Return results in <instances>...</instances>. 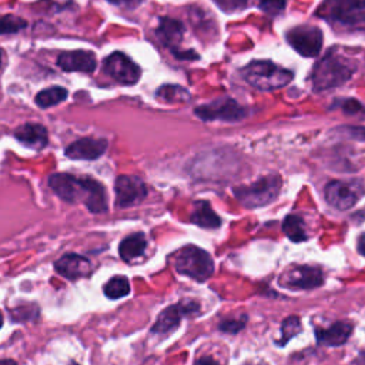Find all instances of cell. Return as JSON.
<instances>
[{
    "label": "cell",
    "instance_id": "cell-1",
    "mask_svg": "<svg viewBox=\"0 0 365 365\" xmlns=\"http://www.w3.org/2000/svg\"><path fill=\"white\" fill-rule=\"evenodd\" d=\"M48 187L60 200L70 204L81 201L93 214H101L108 210L106 187L91 177L54 173L48 177Z\"/></svg>",
    "mask_w": 365,
    "mask_h": 365
},
{
    "label": "cell",
    "instance_id": "cell-2",
    "mask_svg": "<svg viewBox=\"0 0 365 365\" xmlns=\"http://www.w3.org/2000/svg\"><path fill=\"white\" fill-rule=\"evenodd\" d=\"M356 70L354 60L329 50L312 68L311 83L317 93L327 91L346 83Z\"/></svg>",
    "mask_w": 365,
    "mask_h": 365
},
{
    "label": "cell",
    "instance_id": "cell-3",
    "mask_svg": "<svg viewBox=\"0 0 365 365\" xmlns=\"http://www.w3.org/2000/svg\"><path fill=\"white\" fill-rule=\"evenodd\" d=\"M315 14L332 26L365 31V0H322Z\"/></svg>",
    "mask_w": 365,
    "mask_h": 365
},
{
    "label": "cell",
    "instance_id": "cell-4",
    "mask_svg": "<svg viewBox=\"0 0 365 365\" xmlns=\"http://www.w3.org/2000/svg\"><path fill=\"white\" fill-rule=\"evenodd\" d=\"M244 80L257 90L272 91L285 87L294 78V73L268 60H254L241 68Z\"/></svg>",
    "mask_w": 365,
    "mask_h": 365
},
{
    "label": "cell",
    "instance_id": "cell-5",
    "mask_svg": "<svg viewBox=\"0 0 365 365\" xmlns=\"http://www.w3.org/2000/svg\"><path fill=\"white\" fill-rule=\"evenodd\" d=\"M173 268L185 277L204 282L214 272V262L211 255L195 245H185L168 257Z\"/></svg>",
    "mask_w": 365,
    "mask_h": 365
},
{
    "label": "cell",
    "instance_id": "cell-6",
    "mask_svg": "<svg viewBox=\"0 0 365 365\" xmlns=\"http://www.w3.org/2000/svg\"><path fill=\"white\" fill-rule=\"evenodd\" d=\"M281 185L282 181L279 175L268 174L251 184L235 187L232 194L241 205L247 208H258L275 201L281 191Z\"/></svg>",
    "mask_w": 365,
    "mask_h": 365
},
{
    "label": "cell",
    "instance_id": "cell-7",
    "mask_svg": "<svg viewBox=\"0 0 365 365\" xmlns=\"http://www.w3.org/2000/svg\"><path fill=\"white\" fill-rule=\"evenodd\" d=\"M184 26L180 20L171 17H161L155 29V36L160 43L178 60H197L198 54L194 50H184L181 47L184 37Z\"/></svg>",
    "mask_w": 365,
    "mask_h": 365
},
{
    "label": "cell",
    "instance_id": "cell-8",
    "mask_svg": "<svg viewBox=\"0 0 365 365\" xmlns=\"http://www.w3.org/2000/svg\"><path fill=\"white\" fill-rule=\"evenodd\" d=\"M288 44L304 57H314L322 48V31L311 24H301L289 29L285 34Z\"/></svg>",
    "mask_w": 365,
    "mask_h": 365
},
{
    "label": "cell",
    "instance_id": "cell-9",
    "mask_svg": "<svg viewBox=\"0 0 365 365\" xmlns=\"http://www.w3.org/2000/svg\"><path fill=\"white\" fill-rule=\"evenodd\" d=\"M195 115L204 121H240L247 115L245 107L240 106L235 100L222 97L211 103L201 104L194 110Z\"/></svg>",
    "mask_w": 365,
    "mask_h": 365
},
{
    "label": "cell",
    "instance_id": "cell-10",
    "mask_svg": "<svg viewBox=\"0 0 365 365\" xmlns=\"http://www.w3.org/2000/svg\"><path fill=\"white\" fill-rule=\"evenodd\" d=\"M103 71L124 86H133L141 77L140 66L121 51H114L104 58Z\"/></svg>",
    "mask_w": 365,
    "mask_h": 365
},
{
    "label": "cell",
    "instance_id": "cell-11",
    "mask_svg": "<svg viewBox=\"0 0 365 365\" xmlns=\"http://www.w3.org/2000/svg\"><path fill=\"white\" fill-rule=\"evenodd\" d=\"M278 282L284 288L312 289V288H318L322 285L324 275L318 267L291 265L279 275Z\"/></svg>",
    "mask_w": 365,
    "mask_h": 365
},
{
    "label": "cell",
    "instance_id": "cell-12",
    "mask_svg": "<svg viewBox=\"0 0 365 365\" xmlns=\"http://www.w3.org/2000/svg\"><path fill=\"white\" fill-rule=\"evenodd\" d=\"M114 191L117 208L137 205L147 197L145 182L135 175H118L114 182Z\"/></svg>",
    "mask_w": 365,
    "mask_h": 365
},
{
    "label": "cell",
    "instance_id": "cell-13",
    "mask_svg": "<svg viewBox=\"0 0 365 365\" xmlns=\"http://www.w3.org/2000/svg\"><path fill=\"white\" fill-rule=\"evenodd\" d=\"M198 309H200V305L195 301H191V299L181 301L178 304L170 305L158 314L157 321L151 327V332L153 334L171 332L173 329H175L180 325L182 317L194 315Z\"/></svg>",
    "mask_w": 365,
    "mask_h": 365
},
{
    "label": "cell",
    "instance_id": "cell-14",
    "mask_svg": "<svg viewBox=\"0 0 365 365\" xmlns=\"http://www.w3.org/2000/svg\"><path fill=\"white\" fill-rule=\"evenodd\" d=\"M324 195L327 202L331 207L339 211H345L352 208L356 204V201L361 197V191H359V187L352 182L335 180V181H329L325 185Z\"/></svg>",
    "mask_w": 365,
    "mask_h": 365
},
{
    "label": "cell",
    "instance_id": "cell-15",
    "mask_svg": "<svg viewBox=\"0 0 365 365\" xmlns=\"http://www.w3.org/2000/svg\"><path fill=\"white\" fill-rule=\"evenodd\" d=\"M54 269L66 279L76 281L78 278H87L91 274V262L84 255L68 252L61 255L54 262Z\"/></svg>",
    "mask_w": 365,
    "mask_h": 365
},
{
    "label": "cell",
    "instance_id": "cell-16",
    "mask_svg": "<svg viewBox=\"0 0 365 365\" xmlns=\"http://www.w3.org/2000/svg\"><path fill=\"white\" fill-rule=\"evenodd\" d=\"M57 66L63 71H80L90 74L96 70L97 66V57L90 50H71V51H63L57 57Z\"/></svg>",
    "mask_w": 365,
    "mask_h": 365
},
{
    "label": "cell",
    "instance_id": "cell-17",
    "mask_svg": "<svg viewBox=\"0 0 365 365\" xmlns=\"http://www.w3.org/2000/svg\"><path fill=\"white\" fill-rule=\"evenodd\" d=\"M107 145L106 138L83 137L66 147L64 154L71 160H97L106 153Z\"/></svg>",
    "mask_w": 365,
    "mask_h": 365
},
{
    "label": "cell",
    "instance_id": "cell-18",
    "mask_svg": "<svg viewBox=\"0 0 365 365\" xmlns=\"http://www.w3.org/2000/svg\"><path fill=\"white\" fill-rule=\"evenodd\" d=\"M14 138L23 145L40 151L48 144V131L44 125L37 123H26L19 125L14 133Z\"/></svg>",
    "mask_w": 365,
    "mask_h": 365
},
{
    "label": "cell",
    "instance_id": "cell-19",
    "mask_svg": "<svg viewBox=\"0 0 365 365\" xmlns=\"http://www.w3.org/2000/svg\"><path fill=\"white\" fill-rule=\"evenodd\" d=\"M352 334V324L348 321H336L328 328H317L315 338L318 344L325 346L344 345Z\"/></svg>",
    "mask_w": 365,
    "mask_h": 365
},
{
    "label": "cell",
    "instance_id": "cell-20",
    "mask_svg": "<svg viewBox=\"0 0 365 365\" xmlns=\"http://www.w3.org/2000/svg\"><path fill=\"white\" fill-rule=\"evenodd\" d=\"M145 247H147L145 235L143 232H134L121 240L118 245V254L123 261L131 262L144 254Z\"/></svg>",
    "mask_w": 365,
    "mask_h": 365
},
{
    "label": "cell",
    "instance_id": "cell-21",
    "mask_svg": "<svg viewBox=\"0 0 365 365\" xmlns=\"http://www.w3.org/2000/svg\"><path fill=\"white\" fill-rule=\"evenodd\" d=\"M190 221L202 228H218L221 225L220 217L212 211L208 201H197L194 204L192 212L190 215Z\"/></svg>",
    "mask_w": 365,
    "mask_h": 365
},
{
    "label": "cell",
    "instance_id": "cell-22",
    "mask_svg": "<svg viewBox=\"0 0 365 365\" xmlns=\"http://www.w3.org/2000/svg\"><path fill=\"white\" fill-rule=\"evenodd\" d=\"M68 96V91L60 86H53L50 88H44L38 91L34 97V103L40 108H48L63 103Z\"/></svg>",
    "mask_w": 365,
    "mask_h": 365
},
{
    "label": "cell",
    "instance_id": "cell-23",
    "mask_svg": "<svg viewBox=\"0 0 365 365\" xmlns=\"http://www.w3.org/2000/svg\"><path fill=\"white\" fill-rule=\"evenodd\" d=\"M282 231L294 242H301L308 238L304 220L295 214H289L285 217L282 222Z\"/></svg>",
    "mask_w": 365,
    "mask_h": 365
},
{
    "label": "cell",
    "instance_id": "cell-24",
    "mask_svg": "<svg viewBox=\"0 0 365 365\" xmlns=\"http://www.w3.org/2000/svg\"><path fill=\"white\" fill-rule=\"evenodd\" d=\"M130 291H131L130 281L124 275H115V277L110 278L103 287L104 295L110 299H120V298L128 295Z\"/></svg>",
    "mask_w": 365,
    "mask_h": 365
},
{
    "label": "cell",
    "instance_id": "cell-25",
    "mask_svg": "<svg viewBox=\"0 0 365 365\" xmlns=\"http://www.w3.org/2000/svg\"><path fill=\"white\" fill-rule=\"evenodd\" d=\"M155 97L164 103H185L190 100V93L178 84H164L155 91Z\"/></svg>",
    "mask_w": 365,
    "mask_h": 365
},
{
    "label": "cell",
    "instance_id": "cell-26",
    "mask_svg": "<svg viewBox=\"0 0 365 365\" xmlns=\"http://www.w3.org/2000/svg\"><path fill=\"white\" fill-rule=\"evenodd\" d=\"M9 315L13 322H30V321H36L38 318L40 309L36 304L23 302L21 305L10 308Z\"/></svg>",
    "mask_w": 365,
    "mask_h": 365
},
{
    "label": "cell",
    "instance_id": "cell-27",
    "mask_svg": "<svg viewBox=\"0 0 365 365\" xmlns=\"http://www.w3.org/2000/svg\"><path fill=\"white\" fill-rule=\"evenodd\" d=\"M301 332V321L297 315L287 317L281 324V338L277 342L279 346H284L291 338L297 336Z\"/></svg>",
    "mask_w": 365,
    "mask_h": 365
},
{
    "label": "cell",
    "instance_id": "cell-28",
    "mask_svg": "<svg viewBox=\"0 0 365 365\" xmlns=\"http://www.w3.org/2000/svg\"><path fill=\"white\" fill-rule=\"evenodd\" d=\"M27 26V21L14 14L0 16V34H16Z\"/></svg>",
    "mask_w": 365,
    "mask_h": 365
},
{
    "label": "cell",
    "instance_id": "cell-29",
    "mask_svg": "<svg viewBox=\"0 0 365 365\" xmlns=\"http://www.w3.org/2000/svg\"><path fill=\"white\" fill-rule=\"evenodd\" d=\"M335 107L344 111L346 115L365 118V104L355 98H341L335 101Z\"/></svg>",
    "mask_w": 365,
    "mask_h": 365
},
{
    "label": "cell",
    "instance_id": "cell-30",
    "mask_svg": "<svg viewBox=\"0 0 365 365\" xmlns=\"http://www.w3.org/2000/svg\"><path fill=\"white\" fill-rule=\"evenodd\" d=\"M247 324V317H241V318H227L222 319L218 324V328L225 332V334H238Z\"/></svg>",
    "mask_w": 365,
    "mask_h": 365
},
{
    "label": "cell",
    "instance_id": "cell-31",
    "mask_svg": "<svg viewBox=\"0 0 365 365\" xmlns=\"http://www.w3.org/2000/svg\"><path fill=\"white\" fill-rule=\"evenodd\" d=\"M259 9L269 16H277L285 10L287 0H258Z\"/></svg>",
    "mask_w": 365,
    "mask_h": 365
},
{
    "label": "cell",
    "instance_id": "cell-32",
    "mask_svg": "<svg viewBox=\"0 0 365 365\" xmlns=\"http://www.w3.org/2000/svg\"><path fill=\"white\" fill-rule=\"evenodd\" d=\"M225 13H238L247 9L248 0H212Z\"/></svg>",
    "mask_w": 365,
    "mask_h": 365
},
{
    "label": "cell",
    "instance_id": "cell-33",
    "mask_svg": "<svg viewBox=\"0 0 365 365\" xmlns=\"http://www.w3.org/2000/svg\"><path fill=\"white\" fill-rule=\"evenodd\" d=\"M344 130H346V134L354 138L365 140V128L362 127H344Z\"/></svg>",
    "mask_w": 365,
    "mask_h": 365
},
{
    "label": "cell",
    "instance_id": "cell-34",
    "mask_svg": "<svg viewBox=\"0 0 365 365\" xmlns=\"http://www.w3.org/2000/svg\"><path fill=\"white\" fill-rule=\"evenodd\" d=\"M110 3L115 4V6H121V7H128V9H133V7H137L141 0H108Z\"/></svg>",
    "mask_w": 365,
    "mask_h": 365
},
{
    "label": "cell",
    "instance_id": "cell-35",
    "mask_svg": "<svg viewBox=\"0 0 365 365\" xmlns=\"http://www.w3.org/2000/svg\"><path fill=\"white\" fill-rule=\"evenodd\" d=\"M194 365H221V364L210 355H202L198 359H195Z\"/></svg>",
    "mask_w": 365,
    "mask_h": 365
},
{
    "label": "cell",
    "instance_id": "cell-36",
    "mask_svg": "<svg viewBox=\"0 0 365 365\" xmlns=\"http://www.w3.org/2000/svg\"><path fill=\"white\" fill-rule=\"evenodd\" d=\"M358 251L365 257V234L358 238Z\"/></svg>",
    "mask_w": 365,
    "mask_h": 365
},
{
    "label": "cell",
    "instance_id": "cell-37",
    "mask_svg": "<svg viewBox=\"0 0 365 365\" xmlns=\"http://www.w3.org/2000/svg\"><path fill=\"white\" fill-rule=\"evenodd\" d=\"M0 365H17V362L14 359L6 358V359H0Z\"/></svg>",
    "mask_w": 365,
    "mask_h": 365
},
{
    "label": "cell",
    "instance_id": "cell-38",
    "mask_svg": "<svg viewBox=\"0 0 365 365\" xmlns=\"http://www.w3.org/2000/svg\"><path fill=\"white\" fill-rule=\"evenodd\" d=\"M3 56H4V53H3V50L0 48V66H1V63H3Z\"/></svg>",
    "mask_w": 365,
    "mask_h": 365
},
{
    "label": "cell",
    "instance_id": "cell-39",
    "mask_svg": "<svg viewBox=\"0 0 365 365\" xmlns=\"http://www.w3.org/2000/svg\"><path fill=\"white\" fill-rule=\"evenodd\" d=\"M3 327V314H1V311H0V328Z\"/></svg>",
    "mask_w": 365,
    "mask_h": 365
}]
</instances>
